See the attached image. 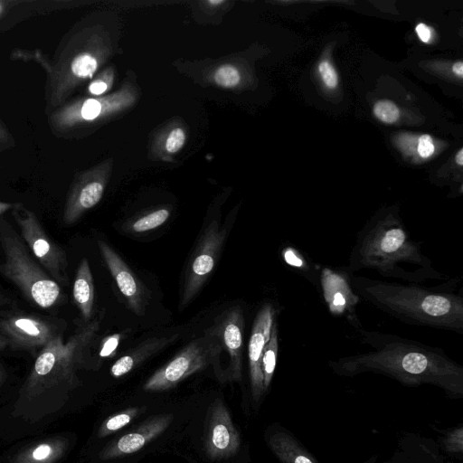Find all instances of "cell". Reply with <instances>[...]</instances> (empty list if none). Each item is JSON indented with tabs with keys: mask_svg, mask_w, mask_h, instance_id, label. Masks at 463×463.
<instances>
[{
	"mask_svg": "<svg viewBox=\"0 0 463 463\" xmlns=\"http://www.w3.org/2000/svg\"><path fill=\"white\" fill-rule=\"evenodd\" d=\"M357 330L361 342L372 350L330 360L328 366L335 373H374L408 386L432 384L449 395L463 394V367L442 349L393 334Z\"/></svg>",
	"mask_w": 463,
	"mask_h": 463,
	"instance_id": "6da1fadb",
	"label": "cell"
},
{
	"mask_svg": "<svg viewBox=\"0 0 463 463\" xmlns=\"http://www.w3.org/2000/svg\"><path fill=\"white\" fill-rule=\"evenodd\" d=\"M422 242L411 238L397 210L375 213L357 232L346 273L374 270L383 278L421 284L448 280L422 253Z\"/></svg>",
	"mask_w": 463,
	"mask_h": 463,
	"instance_id": "7a4b0ae2",
	"label": "cell"
},
{
	"mask_svg": "<svg viewBox=\"0 0 463 463\" xmlns=\"http://www.w3.org/2000/svg\"><path fill=\"white\" fill-rule=\"evenodd\" d=\"M348 276L349 285L359 298L390 317L408 325L462 335L463 295L461 289H457L460 277L427 287L354 274Z\"/></svg>",
	"mask_w": 463,
	"mask_h": 463,
	"instance_id": "3957f363",
	"label": "cell"
},
{
	"mask_svg": "<svg viewBox=\"0 0 463 463\" xmlns=\"http://www.w3.org/2000/svg\"><path fill=\"white\" fill-rule=\"evenodd\" d=\"M99 326L100 319L96 318L78 328L66 341L60 334L48 342L37 354L21 389L22 398L36 399L58 388L78 386L77 373L87 364L89 348Z\"/></svg>",
	"mask_w": 463,
	"mask_h": 463,
	"instance_id": "277c9868",
	"label": "cell"
},
{
	"mask_svg": "<svg viewBox=\"0 0 463 463\" xmlns=\"http://www.w3.org/2000/svg\"><path fill=\"white\" fill-rule=\"evenodd\" d=\"M0 243L5 254L0 273L12 281L29 302L46 309L63 299L60 285L34 261L22 237L3 218H0Z\"/></svg>",
	"mask_w": 463,
	"mask_h": 463,
	"instance_id": "5b68a950",
	"label": "cell"
},
{
	"mask_svg": "<svg viewBox=\"0 0 463 463\" xmlns=\"http://www.w3.org/2000/svg\"><path fill=\"white\" fill-rule=\"evenodd\" d=\"M219 355L217 338L204 333V335L190 342L173 359L157 369L146 381L143 389L148 392L167 391L208 365H215Z\"/></svg>",
	"mask_w": 463,
	"mask_h": 463,
	"instance_id": "8992f818",
	"label": "cell"
},
{
	"mask_svg": "<svg viewBox=\"0 0 463 463\" xmlns=\"http://www.w3.org/2000/svg\"><path fill=\"white\" fill-rule=\"evenodd\" d=\"M13 215L21 231V237L38 263L60 286H68L65 251L52 241L33 213L16 209Z\"/></svg>",
	"mask_w": 463,
	"mask_h": 463,
	"instance_id": "52a82bcc",
	"label": "cell"
},
{
	"mask_svg": "<svg viewBox=\"0 0 463 463\" xmlns=\"http://www.w3.org/2000/svg\"><path fill=\"white\" fill-rule=\"evenodd\" d=\"M226 230L213 220L204 230L188 264L180 307L187 306L208 280L221 256Z\"/></svg>",
	"mask_w": 463,
	"mask_h": 463,
	"instance_id": "ba28073f",
	"label": "cell"
},
{
	"mask_svg": "<svg viewBox=\"0 0 463 463\" xmlns=\"http://www.w3.org/2000/svg\"><path fill=\"white\" fill-rule=\"evenodd\" d=\"M244 325L242 308L240 306H234L220 314L213 326L204 331L205 334L217 338L220 345L219 357L223 353L228 357V364L222 379L233 382L241 379Z\"/></svg>",
	"mask_w": 463,
	"mask_h": 463,
	"instance_id": "9c48e42d",
	"label": "cell"
},
{
	"mask_svg": "<svg viewBox=\"0 0 463 463\" xmlns=\"http://www.w3.org/2000/svg\"><path fill=\"white\" fill-rule=\"evenodd\" d=\"M203 441L206 455L213 460L230 458L240 449V433L220 399H216L208 410Z\"/></svg>",
	"mask_w": 463,
	"mask_h": 463,
	"instance_id": "30bf717a",
	"label": "cell"
},
{
	"mask_svg": "<svg viewBox=\"0 0 463 463\" xmlns=\"http://www.w3.org/2000/svg\"><path fill=\"white\" fill-rule=\"evenodd\" d=\"M0 330L13 347L36 351L61 334L62 329L57 322L21 314L1 320Z\"/></svg>",
	"mask_w": 463,
	"mask_h": 463,
	"instance_id": "8fae6325",
	"label": "cell"
},
{
	"mask_svg": "<svg viewBox=\"0 0 463 463\" xmlns=\"http://www.w3.org/2000/svg\"><path fill=\"white\" fill-rule=\"evenodd\" d=\"M275 323L274 306L270 303L264 304L254 317L248 345L249 375L251 395L255 403H259L265 393L261 362L265 345L269 342Z\"/></svg>",
	"mask_w": 463,
	"mask_h": 463,
	"instance_id": "7c38bea8",
	"label": "cell"
},
{
	"mask_svg": "<svg viewBox=\"0 0 463 463\" xmlns=\"http://www.w3.org/2000/svg\"><path fill=\"white\" fill-rule=\"evenodd\" d=\"M98 246L102 259L128 307L138 316L145 314L150 293L121 257L105 241L99 240Z\"/></svg>",
	"mask_w": 463,
	"mask_h": 463,
	"instance_id": "4fadbf2b",
	"label": "cell"
},
{
	"mask_svg": "<svg viewBox=\"0 0 463 463\" xmlns=\"http://www.w3.org/2000/svg\"><path fill=\"white\" fill-rule=\"evenodd\" d=\"M174 416L170 413L154 415L134 430L109 443L99 452L101 460L121 458L142 449L160 436L171 424Z\"/></svg>",
	"mask_w": 463,
	"mask_h": 463,
	"instance_id": "5bb4252c",
	"label": "cell"
},
{
	"mask_svg": "<svg viewBox=\"0 0 463 463\" xmlns=\"http://www.w3.org/2000/svg\"><path fill=\"white\" fill-rule=\"evenodd\" d=\"M178 337L179 335L175 334L145 340L127 354L118 359L110 367V374L118 378L128 373L145 360L174 343Z\"/></svg>",
	"mask_w": 463,
	"mask_h": 463,
	"instance_id": "9a60e30c",
	"label": "cell"
},
{
	"mask_svg": "<svg viewBox=\"0 0 463 463\" xmlns=\"http://www.w3.org/2000/svg\"><path fill=\"white\" fill-rule=\"evenodd\" d=\"M68 448L67 439L55 436L18 451L9 463H56L65 455Z\"/></svg>",
	"mask_w": 463,
	"mask_h": 463,
	"instance_id": "2e32d148",
	"label": "cell"
},
{
	"mask_svg": "<svg viewBox=\"0 0 463 463\" xmlns=\"http://www.w3.org/2000/svg\"><path fill=\"white\" fill-rule=\"evenodd\" d=\"M74 302L83 319L89 322L92 316L94 285L89 261L83 258L79 263L72 288Z\"/></svg>",
	"mask_w": 463,
	"mask_h": 463,
	"instance_id": "e0dca14e",
	"label": "cell"
},
{
	"mask_svg": "<svg viewBox=\"0 0 463 463\" xmlns=\"http://www.w3.org/2000/svg\"><path fill=\"white\" fill-rule=\"evenodd\" d=\"M270 449L282 463H317L289 433L275 431L269 436Z\"/></svg>",
	"mask_w": 463,
	"mask_h": 463,
	"instance_id": "ac0fdd59",
	"label": "cell"
},
{
	"mask_svg": "<svg viewBox=\"0 0 463 463\" xmlns=\"http://www.w3.org/2000/svg\"><path fill=\"white\" fill-rule=\"evenodd\" d=\"M278 353L279 335L278 326L277 323H275L272 326L270 337L265 345L262 355L261 369L263 373V386L265 392L268 391L273 378Z\"/></svg>",
	"mask_w": 463,
	"mask_h": 463,
	"instance_id": "d6986e66",
	"label": "cell"
},
{
	"mask_svg": "<svg viewBox=\"0 0 463 463\" xmlns=\"http://www.w3.org/2000/svg\"><path fill=\"white\" fill-rule=\"evenodd\" d=\"M142 411L141 408L131 407L107 418L98 430V437H107L130 423Z\"/></svg>",
	"mask_w": 463,
	"mask_h": 463,
	"instance_id": "ffe728a7",
	"label": "cell"
},
{
	"mask_svg": "<svg viewBox=\"0 0 463 463\" xmlns=\"http://www.w3.org/2000/svg\"><path fill=\"white\" fill-rule=\"evenodd\" d=\"M168 209L160 208L150 212L131 222L129 230L136 233L152 231L164 224L169 218Z\"/></svg>",
	"mask_w": 463,
	"mask_h": 463,
	"instance_id": "44dd1931",
	"label": "cell"
},
{
	"mask_svg": "<svg viewBox=\"0 0 463 463\" xmlns=\"http://www.w3.org/2000/svg\"><path fill=\"white\" fill-rule=\"evenodd\" d=\"M281 255L283 257L284 261L297 269L302 276L306 277L315 285H317V280L319 279L317 278V274L314 269L310 266V264L307 261L306 258L296 249L288 247L285 248Z\"/></svg>",
	"mask_w": 463,
	"mask_h": 463,
	"instance_id": "7402d4cb",
	"label": "cell"
},
{
	"mask_svg": "<svg viewBox=\"0 0 463 463\" xmlns=\"http://www.w3.org/2000/svg\"><path fill=\"white\" fill-rule=\"evenodd\" d=\"M214 82L223 88H233L239 85L241 74L236 67L231 64L220 66L213 73Z\"/></svg>",
	"mask_w": 463,
	"mask_h": 463,
	"instance_id": "603a6c76",
	"label": "cell"
},
{
	"mask_svg": "<svg viewBox=\"0 0 463 463\" xmlns=\"http://www.w3.org/2000/svg\"><path fill=\"white\" fill-rule=\"evenodd\" d=\"M98 67L95 57L89 53H82L77 56L71 62L73 74L80 78L91 77Z\"/></svg>",
	"mask_w": 463,
	"mask_h": 463,
	"instance_id": "cb8c5ba5",
	"label": "cell"
},
{
	"mask_svg": "<svg viewBox=\"0 0 463 463\" xmlns=\"http://www.w3.org/2000/svg\"><path fill=\"white\" fill-rule=\"evenodd\" d=\"M373 113L382 122L392 124L399 118L398 107L390 100H379L374 104Z\"/></svg>",
	"mask_w": 463,
	"mask_h": 463,
	"instance_id": "d4e9b609",
	"label": "cell"
},
{
	"mask_svg": "<svg viewBox=\"0 0 463 463\" xmlns=\"http://www.w3.org/2000/svg\"><path fill=\"white\" fill-rule=\"evenodd\" d=\"M318 72L323 83L328 89H335L338 84V75L334 66L326 60L318 64Z\"/></svg>",
	"mask_w": 463,
	"mask_h": 463,
	"instance_id": "484cf974",
	"label": "cell"
},
{
	"mask_svg": "<svg viewBox=\"0 0 463 463\" xmlns=\"http://www.w3.org/2000/svg\"><path fill=\"white\" fill-rule=\"evenodd\" d=\"M185 142V133L182 128H174L167 136L165 148L167 153L174 154L178 152Z\"/></svg>",
	"mask_w": 463,
	"mask_h": 463,
	"instance_id": "4316f807",
	"label": "cell"
},
{
	"mask_svg": "<svg viewBox=\"0 0 463 463\" xmlns=\"http://www.w3.org/2000/svg\"><path fill=\"white\" fill-rule=\"evenodd\" d=\"M103 110V105L97 99H87L80 109L82 118L86 120H92L98 118Z\"/></svg>",
	"mask_w": 463,
	"mask_h": 463,
	"instance_id": "83f0119b",
	"label": "cell"
},
{
	"mask_svg": "<svg viewBox=\"0 0 463 463\" xmlns=\"http://www.w3.org/2000/svg\"><path fill=\"white\" fill-rule=\"evenodd\" d=\"M446 449L450 452H461L463 449V431L459 427L450 432L445 439Z\"/></svg>",
	"mask_w": 463,
	"mask_h": 463,
	"instance_id": "f1b7e54d",
	"label": "cell"
},
{
	"mask_svg": "<svg viewBox=\"0 0 463 463\" xmlns=\"http://www.w3.org/2000/svg\"><path fill=\"white\" fill-rule=\"evenodd\" d=\"M120 338V334H114L104 338L99 350V356L109 357L113 355L118 345Z\"/></svg>",
	"mask_w": 463,
	"mask_h": 463,
	"instance_id": "f546056e",
	"label": "cell"
},
{
	"mask_svg": "<svg viewBox=\"0 0 463 463\" xmlns=\"http://www.w3.org/2000/svg\"><path fill=\"white\" fill-rule=\"evenodd\" d=\"M418 153L419 155L423 157H429L430 156L435 150L434 143L432 141V138L428 135H422L420 137L418 141Z\"/></svg>",
	"mask_w": 463,
	"mask_h": 463,
	"instance_id": "4dcf8cb0",
	"label": "cell"
},
{
	"mask_svg": "<svg viewBox=\"0 0 463 463\" xmlns=\"http://www.w3.org/2000/svg\"><path fill=\"white\" fill-rule=\"evenodd\" d=\"M415 31L421 42L428 43L430 41L431 33L430 29L426 24H419Z\"/></svg>",
	"mask_w": 463,
	"mask_h": 463,
	"instance_id": "1f68e13d",
	"label": "cell"
},
{
	"mask_svg": "<svg viewBox=\"0 0 463 463\" xmlns=\"http://www.w3.org/2000/svg\"><path fill=\"white\" fill-rule=\"evenodd\" d=\"M108 89L107 84L104 81H95L91 83L89 87V90L90 93L94 95H99L105 92Z\"/></svg>",
	"mask_w": 463,
	"mask_h": 463,
	"instance_id": "d6a6232c",
	"label": "cell"
},
{
	"mask_svg": "<svg viewBox=\"0 0 463 463\" xmlns=\"http://www.w3.org/2000/svg\"><path fill=\"white\" fill-rule=\"evenodd\" d=\"M452 71L456 75L462 77L463 76V62L461 61H459L454 63L452 66Z\"/></svg>",
	"mask_w": 463,
	"mask_h": 463,
	"instance_id": "836d02e7",
	"label": "cell"
},
{
	"mask_svg": "<svg viewBox=\"0 0 463 463\" xmlns=\"http://www.w3.org/2000/svg\"><path fill=\"white\" fill-rule=\"evenodd\" d=\"M11 303V299L6 297L5 295L2 294V292H0V307H4V306H7Z\"/></svg>",
	"mask_w": 463,
	"mask_h": 463,
	"instance_id": "e575fe53",
	"label": "cell"
},
{
	"mask_svg": "<svg viewBox=\"0 0 463 463\" xmlns=\"http://www.w3.org/2000/svg\"><path fill=\"white\" fill-rule=\"evenodd\" d=\"M456 163L458 165H463V149L462 148L459 149V151L456 155Z\"/></svg>",
	"mask_w": 463,
	"mask_h": 463,
	"instance_id": "d590c367",
	"label": "cell"
},
{
	"mask_svg": "<svg viewBox=\"0 0 463 463\" xmlns=\"http://www.w3.org/2000/svg\"><path fill=\"white\" fill-rule=\"evenodd\" d=\"M12 207V204L0 202V215Z\"/></svg>",
	"mask_w": 463,
	"mask_h": 463,
	"instance_id": "8d00e7d4",
	"label": "cell"
},
{
	"mask_svg": "<svg viewBox=\"0 0 463 463\" xmlns=\"http://www.w3.org/2000/svg\"><path fill=\"white\" fill-rule=\"evenodd\" d=\"M8 345V341L4 335H0V349H3Z\"/></svg>",
	"mask_w": 463,
	"mask_h": 463,
	"instance_id": "74e56055",
	"label": "cell"
},
{
	"mask_svg": "<svg viewBox=\"0 0 463 463\" xmlns=\"http://www.w3.org/2000/svg\"><path fill=\"white\" fill-rule=\"evenodd\" d=\"M5 377V372L3 368V366L0 364V384L3 383Z\"/></svg>",
	"mask_w": 463,
	"mask_h": 463,
	"instance_id": "f35d334b",
	"label": "cell"
},
{
	"mask_svg": "<svg viewBox=\"0 0 463 463\" xmlns=\"http://www.w3.org/2000/svg\"><path fill=\"white\" fill-rule=\"evenodd\" d=\"M207 3L210 4V5H222V4L225 3V2L222 1V0H218V1L211 0V1H208Z\"/></svg>",
	"mask_w": 463,
	"mask_h": 463,
	"instance_id": "ab89813d",
	"label": "cell"
},
{
	"mask_svg": "<svg viewBox=\"0 0 463 463\" xmlns=\"http://www.w3.org/2000/svg\"><path fill=\"white\" fill-rule=\"evenodd\" d=\"M2 10H3V7H2V5L0 3V14H1Z\"/></svg>",
	"mask_w": 463,
	"mask_h": 463,
	"instance_id": "60d3db41",
	"label": "cell"
}]
</instances>
